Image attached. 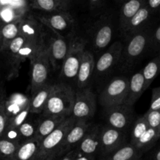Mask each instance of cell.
<instances>
[{"mask_svg": "<svg viewBox=\"0 0 160 160\" xmlns=\"http://www.w3.org/2000/svg\"><path fill=\"white\" fill-rule=\"evenodd\" d=\"M153 28L150 25L124 38L122 53L118 66L120 71L127 72L133 67L144 52L149 50Z\"/></svg>", "mask_w": 160, "mask_h": 160, "instance_id": "6da1fadb", "label": "cell"}, {"mask_svg": "<svg viewBox=\"0 0 160 160\" xmlns=\"http://www.w3.org/2000/svg\"><path fill=\"white\" fill-rule=\"evenodd\" d=\"M75 98V90L67 82L53 84L42 115H72Z\"/></svg>", "mask_w": 160, "mask_h": 160, "instance_id": "7a4b0ae2", "label": "cell"}, {"mask_svg": "<svg viewBox=\"0 0 160 160\" xmlns=\"http://www.w3.org/2000/svg\"><path fill=\"white\" fill-rule=\"evenodd\" d=\"M115 31L113 13H104L94 22L90 32V41L93 50L98 53L104 51L111 44Z\"/></svg>", "mask_w": 160, "mask_h": 160, "instance_id": "3957f363", "label": "cell"}, {"mask_svg": "<svg viewBox=\"0 0 160 160\" xmlns=\"http://www.w3.org/2000/svg\"><path fill=\"white\" fill-rule=\"evenodd\" d=\"M75 121L72 115L68 117L61 125L42 140L37 160H55L58 158L63 141Z\"/></svg>", "mask_w": 160, "mask_h": 160, "instance_id": "277c9868", "label": "cell"}, {"mask_svg": "<svg viewBox=\"0 0 160 160\" xmlns=\"http://www.w3.org/2000/svg\"><path fill=\"white\" fill-rule=\"evenodd\" d=\"M129 78L116 76L110 79L101 90L98 96L103 108L124 104L128 97Z\"/></svg>", "mask_w": 160, "mask_h": 160, "instance_id": "5b68a950", "label": "cell"}, {"mask_svg": "<svg viewBox=\"0 0 160 160\" xmlns=\"http://www.w3.org/2000/svg\"><path fill=\"white\" fill-rule=\"evenodd\" d=\"M87 49V42L80 37L75 36L71 43L67 57L61 68V75L64 81L72 86L76 84L78 68L82 61V54Z\"/></svg>", "mask_w": 160, "mask_h": 160, "instance_id": "8992f818", "label": "cell"}, {"mask_svg": "<svg viewBox=\"0 0 160 160\" xmlns=\"http://www.w3.org/2000/svg\"><path fill=\"white\" fill-rule=\"evenodd\" d=\"M35 18L57 35L64 37L74 35L73 28L75 25V21L68 10L38 13Z\"/></svg>", "mask_w": 160, "mask_h": 160, "instance_id": "52a82bcc", "label": "cell"}, {"mask_svg": "<svg viewBox=\"0 0 160 160\" xmlns=\"http://www.w3.org/2000/svg\"><path fill=\"white\" fill-rule=\"evenodd\" d=\"M31 64V93L32 95L42 88L49 82L50 70L47 47L30 60Z\"/></svg>", "mask_w": 160, "mask_h": 160, "instance_id": "ba28073f", "label": "cell"}, {"mask_svg": "<svg viewBox=\"0 0 160 160\" xmlns=\"http://www.w3.org/2000/svg\"><path fill=\"white\" fill-rule=\"evenodd\" d=\"M97 109L96 95L91 87L75 90L72 116L76 120L89 121L95 115Z\"/></svg>", "mask_w": 160, "mask_h": 160, "instance_id": "9c48e42d", "label": "cell"}, {"mask_svg": "<svg viewBox=\"0 0 160 160\" xmlns=\"http://www.w3.org/2000/svg\"><path fill=\"white\" fill-rule=\"evenodd\" d=\"M122 41L112 42L99 57L95 62V69L93 78H104L118 66L120 56L122 50Z\"/></svg>", "mask_w": 160, "mask_h": 160, "instance_id": "30bf717a", "label": "cell"}, {"mask_svg": "<svg viewBox=\"0 0 160 160\" xmlns=\"http://www.w3.org/2000/svg\"><path fill=\"white\" fill-rule=\"evenodd\" d=\"M106 125L127 133L134 121L133 108L126 104L104 108Z\"/></svg>", "mask_w": 160, "mask_h": 160, "instance_id": "8fae6325", "label": "cell"}, {"mask_svg": "<svg viewBox=\"0 0 160 160\" xmlns=\"http://www.w3.org/2000/svg\"><path fill=\"white\" fill-rule=\"evenodd\" d=\"M128 136L126 132L121 131L108 125L101 126L100 136L99 155L104 156L125 145Z\"/></svg>", "mask_w": 160, "mask_h": 160, "instance_id": "7c38bea8", "label": "cell"}, {"mask_svg": "<svg viewBox=\"0 0 160 160\" xmlns=\"http://www.w3.org/2000/svg\"><path fill=\"white\" fill-rule=\"evenodd\" d=\"M55 35L57 36L53 37L50 43L47 44V53L52 69L58 71L61 68L75 35L69 37H64L57 34Z\"/></svg>", "mask_w": 160, "mask_h": 160, "instance_id": "4fadbf2b", "label": "cell"}, {"mask_svg": "<svg viewBox=\"0 0 160 160\" xmlns=\"http://www.w3.org/2000/svg\"><path fill=\"white\" fill-rule=\"evenodd\" d=\"M91 122L87 121V120H76L74 125L68 130L64 141H63L62 145H61L59 153H58V158L75 149L79 144L80 141H82L84 136L87 134V131L91 127Z\"/></svg>", "mask_w": 160, "mask_h": 160, "instance_id": "5bb4252c", "label": "cell"}, {"mask_svg": "<svg viewBox=\"0 0 160 160\" xmlns=\"http://www.w3.org/2000/svg\"><path fill=\"white\" fill-rule=\"evenodd\" d=\"M43 26V24L40 23L35 16H24L21 22V34L24 35L27 42L47 46L45 41V32L42 30Z\"/></svg>", "mask_w": 160, "mask_h": 160, "instance_id": "9a60e30c", "label": "cell"}, {"mask_svg": "<svg viewBox=\"0 0 160 160\" xmlns=\"http://www.w3.org/2000/svg\"><path fill=\"white\" fill-rule=\"evenodd\" d=\"M94 55L90 50L86 49L82 54V61L78 68V75L76 78V90L90 87L92 80L93 79L95 69Z\"/></svg>", "mask_w": 160, "mask_h": 160, "instance_id": "2e32d148", "label": "cell"}, {"mask_svg": "<svg viewBox=\"0 0 160 160\" xmlns=\"http://www.w3.org/2000/svg\"><path fill=\"white\" fill-rule=\"evenodd\" d=\"M101 130V125L92 123L87 134L75 148V150L79 153L93 156L99 153Z\"/></svg>", "mask_w": 160, "mask_h": 160, "instance_id": "e0dca14e", "label": "cell"}, {"mask_svg": "<svg viewBox=\"0 0 160 160\" xmlns=\"http://www.w3.org/2000/svg\"><path fill=\"white\" fill-rule=\"evenodd\" d=\"M152 13L148 6L144 5L141 7L136 14L128 21L124 28L121 31L123 38L142 30L144 28L148 25V21L152 16Z\"/></svg>", "mask_w": 160, "mask_h": 160, "instance_id": "ac0fdd59", "label": "cell"}, {"mask_svg": "<svg viewBox=\"0 0 160 160\" xmlns=\"http://www.w3.org/2000/svg\"><path fill=\"white\" fill-rule=\"evenodd\" d=\"M143 154L136 146L129 142L108 155L100 156L99 160H141Z\"/></svg>", "mask_w": 160, "mask_h": 160, "instance_id": "d6986e66", "label": "cell"}, {"mask_svg": "<svg viewBox=\"0 0 160 160\" xmlns=\"http://www.w3.org/2000/svg\"><path fill=\"white\" fill-rule=\"evenodd\" d=\"M145 90V81L142 70H141L135 73L131 78L129 79L128 97L125 104L133 108Z\"/></svg>", "mask_w": 160, "mask_h": 160, "instance_id": "ffe728a7", "label": "cell"}, {"mask_svg": "<svg viewBox=\"0 0 160 160\" xmlns=\"http://www.w3.org/2000/svg\"><path fill=\"white\" fill-rule=\"evenodd\" d=\"M67 118L68 117L61 115H42L38 119L35 138H38L42 141L44 138L48 136L60 125H61Z\"/></svg>", "mask_w": 160, "mask_h": 160, "instance_id": "44dd1931", "label": "cell"}, {"mask_svg": "<svg viewBox=\"0 0 160 160\" xmlns=\"http://www.w3.org/2000/svg\"><path fill=\"white\" fill-rule=\"evenodd\" d=\"M41 140L37 138L28 140L20 144L13 160H37L39 152Z\"/></svg>", "mask_w": 160, "mask_h": 160, "instance_id": "7402d4cb", "label": "cell"}, {"mask_svg": "<svg viewBox=\"0 0 160 160\" xmlns=\"http://www.w3.org/2000/svg\"><path fill=\"white\" fill-rule=\"evenodd\" d=\"M147 0H126L122 2L118 16V28L122 30L128 21L134 16L137 12L146 4Z\"/></svg>", "mask_w": 160, "mask_h": 160, "instance_id": "603a6c76", "label": "cell"}, {"mask_svg": "<svg viewBox=\"0 0 160 160\" xmlns=\"http://www.w3.org/2000/svg\"><path fill=\"white\" fill-rule=\"evenodd\" d=\"M53 84L48 82L30 98V112L32 114H42L53 89Z\"/></svg>", "mask_w": 160, "mask_h": 160, "instance_id": "cb8c5ba5", "label": "cell"}, {"mask_svg": "<svg viewBox=\"0 0 160 160\" xmlns=\"http://www.w3.org/2000/svg\"><path fill=\"white\" fill-rule=\"evenodd\" d=\"M22 20L23 18L12 22L7 23L2 27L1 35L3 39V47L5 49H7L12 40L14 39L18 35L21 34V25Z\"/></svg>", "mask_w": 160, "mask_h": 160, "instance_id": "d4e9b609", "label": "cell"}, {"mask_svg": "<svg viewBox=\"0 0 160 160\" xmlns=\"http://www.w3.org/2000/svg\"><path fill=\"white\" fill-rule=\"evenodd\" d=\"M29 5L34 10L43 13H53L68 10L58 0H29Z\"/></svg>", "mask_w": 160, "mask_h": 160, "instance_id": "484cf974", "label": "cell"}, {"mask_svg": "<svg viewBox=\"0 0 160 160\" xmlns=\"http://www.w3.org/2000/svg\"><path fill=\"white\" fill-rule=\"evenodd\" d=\"M142 73L145 81V89L151 86L155 78L160 74V53L151 60L142 69Z\"/></svg>", "mask_w": 160, "mask_h": 160, "instance_id": "4316f807", "label": "cell"}, {"mask_svg": "<svg viewBox=\"0 0 160 160\" xmlns=\"http://www.w3.org/2000/svg\"><path fill=\"white\" fill-rule=\"evenodd\" d=\"M159 138L160 134L158 133V130L149 127L133 145L136 146L143 153H144L148 151Z\"/></svg>", "mask_w": 160, "mask_h": 160, "instance_id": "83f0119b", "label": "cell"}, {"mask_svg": "<svg viewBox=\"0 0 160 160\" xmlns=\"http://www.w3.org/2000/svg\"><path fill=\"white\" fill-rule=\"evenodd\" d=\"M148 128V123L144 115H141L138 118H135L131 127H130V143H131L132 144H135V143L145 133L146 130Z\"/></svg>", "mask_w": 160, "mask_h": 160, "instance_id": "f1b7e54d", "label": "cell"}, {"mask_svg": "<svg viewBox=\"0 0 160 160\" xmlns=\"http://www.w3.org/2000/svg\"><path fill=\"white\" fill-rule=\"evenodd\" d=\"M47 47V46H42L39 44L34 43V42H26V43L19 50L15 58L18 61H23L25 60L30 61Z\"/></svg>", "mask_w": 160, "mask_h": 160, "instance_id": "f546056e", "label": "cell"}, {"mask_svg": "<svg viewBox=\"0 0 160 160\" xmlns=\"http://www.w3.org/2000/svg\"><path fill=\"white\" fill-rule=\"evenodd\" d=\"M24 9L13 6H4L0 10V18L6 23H10L24 17Z\"/></svg>", "mask_w": 160, "mask_h": 160, "instance_id": "4dcf8cb0", "label": "cell"}, {"mask_svg": "<svg viewBox=\"0 0 160 160\" xmlns=\"http://www.w3.org/2000/svg\"><path fill=\"white\" fill-rule=\"evenodd\" d=\"M38 119H28L24 123L21 124L18 127L20 137H21V143L28 140L32 139L35 138L37 132V127H38Z\"/></svg>", "mask_w": 160, "mask_h": 160, "instance_id": "1f68e13d", "label": "cell"}, {"mask_svg": "<svg viewBox=\"0 0 160 160\" xmlns=\"http://www.w3.org/2000/svg\"><path fill=\"white\" fill-rule=\"evenodd\" d=\"M20 143L12 141L7 138H0V154L7 158H13L19 148Z\"/></svg>", "mask_w": 160, "mask_h": 160, "instance_id": "d6a6232c", "label": "cell"}, {"mask_svg": "<svg viewBox=\"0 0 160 160\" xmlns=\"http://www.w3.org/2000/svg\"><path fill=\"white\" fill-rule=\"evenodd\" d=\"M32 113L30 112V102H29V104L25 108H24L21 112L15 115L13 118H12V119L8 122L7 127L18 128L26 120L28 119V117Z\"/></svg>", "mask_w": 160, "mask_h": 160, "instance_id": "836d02e7", "label": "cell"}, {"mask_svg": "<svg viewBox=\"0 0 160 160\" xmlns=\"http://www.w3.org/2000/svg\"><path fill=\"white\" fill-rule=\"evenodd\" d=\"M146 120L149 127L156 130H159L160 127V109L159 110H148L144 114Z\"/></svg>", "mask_w": 160, "mask_h": 160, "instance_id": "e575fe53", "label": "cell"}, {"mask_svg": "<svg viewBox=\"0 0 160 160\" xmlns=\"http://www.w3.org/2000/svg\"><path fill=\"white\" fill-rule=\"evenodd\" d=\"M27 42L26 38H24V35H22L21 34H20L19 35L16 37L14 39H13L10 42V43L9 44L7 49L9 50L10 53H11V55H13L14 58H16L17 54L19 52V50H21V47L24 45Z\"/></svg>", "mask_w": 160, "mask_h": 160, "instance_id": "d590c367", "label": "cell"}, {"mask_svg": "<svg viewBox=\"0 0 160 160\" xmlns=\"http://www.w3.org/2000/svg\"><path fill=\"white\" fill-rule=\"evenodd\" d=\"M149 50L154 53H160V24L152 31Z\"/></svg>", "mask_w": 160, "mask_h": 160, "instance_id": "8d00e7d4", "label": "cell"}, {"mask_svg": "<svg viewBox=\"0 0 160 160\" xmlns=\"http://www.w3.org/2000/svg\"><path fill=\"white\" fill-rule=\"evenodd\" d=\"M160 109V86L152 89V100H151L150 108L148 110H159Z\"/></svg>", "mask_w": 160, "mask_h": 160, "instance_id": "74e56055", "label": "cell"}, {"mask_svg": "<svg viewBox=\"0 0 160 160\" xmlns=\"http://www.w3.org/2000/svg\"><path fill=\"white\" fill-rule=\"evenodd\" d=\"M8 126V117L3 104H0V138L3 136Z\"/></svg>", "mask_w": 160, "mask_h": 160, "instance_id": "f35d334b", "label": "cell"}, {"mask_svg": "<svg viewBox=\"0 0 160 160\" xmlns=\"http://www.w3.org/2000/svg\"><path fill=\"white\" fill-rule=\"evenodd\" d=\"M3 136H5L4 138H7V139L21 144V137H20V133H19V130H18V128L7 127V130H6V131H5V133H4Z\"/></svg>", "mask_w": 160, "mask_h": 160, "instance_id": "ab89813d", "label": "cell"}, {"mask_svg": "<svg viewBox=\"0 0 160 160\" xmlns=\"http://www.w3.org/2000/svg\"><path fill=\"white\" fill-rule=\"evenodd\" d=\"M146 5L152 13L160 10V0H147Z\"/></svg>", "mask_w": 160, "mask_h": 160, "instance_id": "60d3db41", "label": "cell"}, {"mask_svg": "<svg viewBox=\"0 0 160 160\" xmlns=\"http://www.w3.org/2000/svg\"><path fill=\"white\" fill-rule=\"evenodd\" d=\"M103 0H88V3L90 9L91 10H97V9L100 8L102 5Z\"/></svg>", "mask_w": 160, "mask_h": 160, "instance_id": "b9f144b4", "label": "cell"}, {"mask_svg": "<svg viewBox=\"0 0 160 160\" xmlns=\"http://www.w3.org/2000/svg\"><path fill=\"white\" fill-rule=\"evenodd\" d=\"M75 160H95V156L79 153V152H78L76 151V155H75Z\"/></svg>", "mask_w": 160, "mask_h": 160, "instance_id": "7bdbcfd3", "label": "cell"}, {"mask_svg": "<svg viewBox=\"0 0 160 160\" xmlns=\"http://www.w3.org/2000/svg\"><path fill=\"white\" fill-rule=\"evenodd\" d=\"M75 155H76V150L73 149V150L70 151L68 153H66L65 155H64L63 156L60 157V160H75Z\"/></svg>", "mask_w": 160, "mask_h": 160, "instance_id": "ee69618b", "label": "cell"}, {"mask_svg": "<svg viewBox=\"0 0 160 160\" xmlns=\"http://www.w3.org/2000/svg\"><path fill=\"white\" fill-rule=\"evenodd\" d=\"M151 160H160V148L152 154Z\"/></svg>", "mask_w": 160, "mask_h": 160, "instance_id": "f6af8a7d", "label": "cell"}, {"mask_svg": "<svg viewBox=\"0 0 160 160\" xmlns=\"http://www.w3.org/2000/svg\"><path fill=\"white\" fill-rule=\"evenodd\" d=\"M58 1L61 4V5L64 6V7L68 10V8L69 5L71 4L72 0H58Z\"/></svg>", "mask_w": 160, "mask_h": 160, "instance_id": "bcb514c9", "label": "cell"}, {"mask_svg": "<svg viewBox=\"0 0 160 160\" xmlns=\"http://www.w3.org/2000/svg\"><path fill=\"white\" fill-rule=\"evenodd\" d=\"M115 1L118 2H125L126 0H115Z\"/></svg>", "mask_w": 160, "mask_h": 160, "instance_id": "7dc6e473", "label": "cell"}, {"mask_svg": "<svg viewBox=\"0 0 160 160\" xmlns=\"http://www.w3.org/2000/svg\"><path fill=\"white\" fill-rule=\"evenodd\" d=\"M2 28H1V21H0V33H1V31H2Z\"/></svg>", "mask_w": 160, "mask_h": 160, "instance_id": "c3c4849f", "label": "cell"}, {"mask_svg": "<svg viewBox=\"0 0 160 160\" xmlns=\"http://www.w3.org/2000/svg\"><path fill=\"white\" fill-rule=\"evenodd\" d=\"M55 160H60V158H56V159Z\"/></svg>", "mask_w": 160, "mask_h": 160, "instance_id": "681fc988", "label": "cell"}, {"mask_svg": "<svg viewBox=\"0 0 160 160\" xmlns=\"http://www.w3.org/2000/svg\"><path fill=\"white\" fill-rule=\"evenodd\" d=\"M158 133H159V134H160V127H159V130H158Z\"/></svg>", "mask_w": 160, "mask_h": 160, "instance_id": "f907efd6", "label": "cell"}, {"mask_svg": "<svg viewBox=\"0 0 160 160\" xmlns=\"http://www.w3.org/2000/svg\"><path fill=\"white\" fill-rule=\"evenodd\" d=\"M10 160H13V158H11V159H10Z\"/></svg>", "mask_w": 160, "mask_h": 160, "instance_id": "816d5d0a", "label": "cell"}, {"mask_svg": "<svg viewBox=\"0 0 160 160\" xmlns=\"http://www.w3.org/2000/svg\"><path fill=\"white\" fill-rule=\"evenodd\" d=\"M159 12H160V10H159Z\"/></svg>", "mask_w": 160, "mask_h": 160, "instance_id": "f5cc1de1", "label": "cell"}]
</instances>
